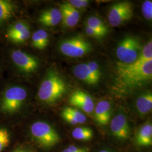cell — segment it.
Segmentation results:
<instances>
[{
  "label": "cell",
  "mask_w": 152,
  "mask_h": 152,
  "mask_svg": "<svg viewBox=\"0 0 152 152\" xmlns=\"http://www.w3.org/2000/svg\"><path fill=\"white\" fill-rule=\"evenodd\" d=\"M117 80L126 87L141 86L145 82L152 80V60L148 61L137 68H129L118 62L116 66Z\"/></svg>",
  "instance_id": "1"
},
{
  "label": "cell",
  "mask_w": 152,
  "mask_h": 152,
  "mask_svg": "<svg viewBox=\"0 0 152 152\" xmlns=\"http://www.w3.org/2000/svg\"><path fill=\"white\" fill-rule=\"evenodd\" d=\"M66 84L57 73L50 71L39 87L38 98L45 103L53 104L65 94Z\"/></svg>",
  "instance_id": "2"
},
{
  "label": "cell",
  "mask_w": 152,
  "mask_h": 152,
  "mask_svg": "<svg viewBox=\"0 0 152 152\" xmlns=\"http://www.w3.org/2000/svg\"><path fill=\"white\" fill-rule=\"evenodd\" d=\"M27 96L26 90L19 86L7 88L1 99V110L5 113H13L19 110Z\"/></svg>",
  "instance_id": "3"
},
{
  "label": "cell",
  "mask_w": 152,
  "mask_h": 152,
  "mask_svg": "<svg viewBox=\"0 0 152 152\" xmlns=\"http://www.w3.org/2000/svg\"><path fill=\"white\" fill-rule=\"evenodd\" d=\"M31 132L36 141L42 147H54L60 141V136L56 131L45 122L38 121L33 124Z\"/></svg>",
  "instance_id": "4"
},
{
  "label": "cell",
  "mask_w": 152,
  "mask_h": 152,
  "mask_svg": "<svg viewBox=\"0 0 152 152\" xmlns=\"http://www.w3.org/2000/svg\"><path fill=\"white\" fill-rule=\"evenodd\" d=\"M141 50L140 42L137 38L127 36L118 44L116 50V55L120 62L125 64H130L137 59Z\"/></svg>",
  "instance_id": "5"
},
{
  "label": "cell",
  "mask_w": 152,
  "mask_h": 152,
  "mask_svg": "<svg viewBox=\"0 0 152 152\" xmlns=\"http://www.w3.org/2000/svg\"><path fill=\"white\" fill-rule=\"evenodd\" d=\"M63 54L71 58H80L89 53L92 46L86 39L81 36H75L66 39L59 46Z\"/></svg>",
  "instance_id": "6"
},
{
  "label": "cell",
  "mask_w": 152,
  "mask_h": 152,
  "mask_svg": "<svg viewBox=\"0 0 152 152\" xmlns=\"http://www.w3.org/2000/svg\"><path fill=\"white\" fill-rule=\"evenodd\" d=\"M134 15V5L130 1H121L111 7L108 20L111 26L117 27L130 21Z\"/></svg>",
  "instance_id": "7"
},
{
  "label": "cell",
  "mask_w": 152,
  "mask_h": 152,
  "mask_svg": "<svg viewBox=\"0 0 152 152\" xmlns=\"http://www.w3.org/2000/svg\"><path fill=\"white\" fill-rule=\"evenodd\" d=\"M73 72L77 79L88 85L96 84L101 78L99 66L95 61L79 64L73 68Z\"/></svg>",
  "instance_id": "8"
},
{
  "label": "cell",
  "mask_w": 152,
  "mask_h": 152,
  "mask_svg": "<svg viewBox=\"0 0 152 152\" xmlns=\"http://www.w3.org/2000/svg\"><path fill=\"white\" fill-rule=\"evenodd\" d=\"M11 58L16 67L23 72L32 73L39 66V61L36 58L19 50L11 52Z\"/></svg>",
  "instance_id": "9"
},
{
  "label": "cell",
  "mask_w": 152,
  "mask_h": 152,
  "mask_svg": "<svg viewBox=\"0 0 152 152\" xmlns=\"http://www.w3.org/2000/svg\"><path fill=\"white\" fill-rule=\"evenodd\" d=\"M110 130L113 136L120 140H126L130 134L128 121L124 114H117L111 121Z\"/></svg>",
  "instance_id": "10"
},
{
  "label": "cell",
  "mask_w": 152,
  "mask_h": 152,
  "mask_svg": "<svg viewBox=\"0 0 152 152\" xmlns=\"http://www.w3.org/2000/svg\"><path fill=\"white\" fill-rule=\"evenodd\" d=\"M69 103L72 105L81 109L87 113H91L94 109L92 98L86 92L81 90H77L72 94Z\"/></svg>",
  "instance_id": "11"
},
{
  "label": "cell",
  "mask_w": 152,
  "mask_h": 152,
  "mask_svg": "<svg viewBox=\"0 0 152 152\" xmlns=\"http://www.w3.org/2000/svg\"><path fill=\"white\" fill-rule=\"evenodd\" d=\"M61 22L68 27H74L79 22L80 14L77 9L71 6L68 2H64L60 6Z\"/></svg>",
  "instance_id": "12"
},
{
  "label": "cell",
  "mask_w": 152,
  "mask_h": 152,
  "mask_svg": "<svg viewBox=\"0 0 152 152\" xmlns=\"http://www.w3.org/2000/svg\"><path fill=\"white\" fill-rule=\"evenodd\" d=\"M60 9L51 8L43 11L38 18V22L46 27H55L61 22Z\"/></svg>",
  "instance_id": "13"
},
{
  "label": "cell",
  "mask_w": 152,
  "mask_h": 152,
  "mask_svg": "<svg viewBox=\"0 0 152 152\" xmlns=\"http://www.w3.org/2000/svg\"><path fill=\"white\" fill-rule=\"evenodd\" d=\"M111 115V105L107 100L98 103L95 109V118L99 124L107 125L109 123Z\"/></svg>",
  "instance_id": "14"
},
{
  "label": "cell",
  "mask_w": 152,
  "mask_h": 152,
  "mask_svg": "<svg viewBox=\"0 0 152 152\" xmlns=\"http://www.w3.org/2000/svg\"><path fill=\"white\" fill-rule=\"evenodd\" d=\"M135 142L139 146L149 147L152 144V125L148 122L139 129L135 137Z\"/></svg>",
  "instance_id": "15"
},
{
  "label": "cell",
  "mask_w": 152,
  "mask_h": 152,
  "mask_svg": "<svg viewBox=\"0 0 152 152\" xmlns=\"http://www.w3.org/2000/svg\"><path fill=\"white\" fill-rule=\"evenodd\" d=\"M16 11V6L11 1L0 0V24L11 19Z\"/></svg>",
  "instance_id": "16"
},
{
  "label": "cell",
  "mask_w": 152,
  "mask_h": 152,
  "mask_svg": "<svg viewBox=\"0 0 152 152\" xmlns=\"http://www.w3.org/2000/svg\"><path fill=\"white\" fill-rule=\"evenodd\" d=\"M137 110L139 113L144 115L150 112L152 109V94L148 92L137 98L136 102Z\"/></svg>",
  "instance_id": "17"
},
{
  "label": "cell",
  "mask_w": 152,
  "mask_h": 152,
  "mask_svg": "<svg viewBox=\"0 0 152 152\" xmlns=\"http://www.w3.org/2000/svg\"><path fill=\"white\" fill-rule=\"evenodd\" d=\"M33 46L36 49L43 50L49 44V34L43 29H39L33 34L32 37Z\"/></svg>",
  "instance_id": "18"
},
{
  "label": "cell",
  "mask_w": 152,
  "mask_h": 152,
  "mask_svg": "<svg viewBox=\"0 0 152 152\" xmlns=\"http://www.w3.org/2000/svg\"><path fill=\"white\" fill-rule=\"evenodd\" d=\"M86 26L91 28L94 30L105 36L108 32V29L103 21L96 16H90L87 19Z\"/></svg>",
  "instance_id": "19"
},
{
  "label": "cell",
  "mask_w": 152,
  "mask_h": 152,
  "mask_svg": "<svg viewBox=\"0 0 152 152\" xmlns=\"http://www.w3.org/2000/svg\"><path fill=\"white\" fill-rule=\"evenodd\" d=\"M72 135L76 140L87 141L92 139L93 131L89 127H78L72 131Z\"/></svg>",
  "instance_id": "20"
},
{
  "label": "cell",
  "mask_w": 152,
  "mask_h": 152,
  "mask_svg": "<svg viewBox=\"0 0 152 152\" xmlns=\"http://www.w3.org/2000/svg\"><path fill=\"white\" fill-rule=\"evenodd\" d=\"M30 36L29 27L13 34L6 36L12 42L15 44H23L25 42Z\"/></svg>",
  "instance_id": "21"
},
{
  "label": "cell",
  "mask_w": 152,
  "mask_h": 152,
  "mask_svg": "<svg viewBox=\"0 0 152 152\" xmlns=\"http://www.w3.org/2000/svg\"><path fill=\"white\" fill-rule=\"evenodd\" d=\"M66 112L70 114L71 117L78 124H84L86 121V116L80 111L71 107H66L64 109Z\"/></svg>",
  "instance_id": "22"
},
{
  "label": "cell",
  "mask_w": 152,
  "mask_h": 152,
  "mask_svg": "<svg viewBox=\"0 0 152 152\" xmlns=\"http://www.w3.org/2000/svg\"><path fill=\"white\" fill-rule=\"evenodd\" d=\"M10 142L9 131L5 128H0V152H2L8 147Z\"/></svg>",
  "instance_id": "23"
},
{
  "label": "cell",
  "mask_w": 152,
  "mask_h": 152,
  "mask_svg": "<svg viewBox=\"0 0 152 152\" xmlns=\"http://www.w3.org/2000/svg\"><path fill=\"white\" fill-rule=\"evenodd\" d=\"M141 10L144 17L147 20H151L152 19V1H145L142 5Z\"/></svg>",
  "instance_id": "24"
},
{
  "label": "cell",
  "mask_w": 152,
  "mask_h": 152,
  "mask_svg": "<svg viewBox=\"0 0 152 152\" xmlns=\"http://www.w3.org/2000/svg\"><path fill=\"white\" fill-rule=\"evenodd\" d=\"M68 2L77 10L86 8L88 5V1L87 0H71Z\"/></svg>",
  "instance_id": "25"
},
{
  "label": "cell",
  "mask_w": 152,
  "mask_h": 152,
  "mask_svg": "<svg viewBox=\"0 0 152 152\" xmlns=\"http://www.w3.org/2000/svg\"><path fill=\"white\" fill-rule=\"evenodd\" d=\"M85 30L86 33L90 37L98 38H102L104 37L102 34H101L100 33L96 32V31L94 30L91 28L87 26H86Z\"/></svg>",
  "instance_id": "26"
},
{
  "label": "cell",
  "mask_w": 152,
  "mask_h": 152,
  "mask_svg": "<svg viewBox=\"0 0 152 152\" xmlns=\"http://www.w3.org/2000/svg\"><path fill=\"white\" fill-rule=\"evenodd\" d=\"M71 152H89L90 150L87 148H79L75 145H69L66 148Z\"/></svg>",
  "instance_id": "27"
},
{
  "label": "cell",
  "mask_w": 152,
  "mask_h": 152,
  "mask_svg": "<svg viewBox=\"0 0 152 152\" xmlns=\"http://www.w3.org/2000/svg\"><path fill=\"white\" fill-rule=\"evenodd\" d=\"M15 152H29L27 151H23V150H18V151H16Z\"/></svg>",
  "instance_id": "28"
},
{
  "label": "cell",
  "mask_w": 152,
  "mask_h": 152,
  "mask_svg": "<svg viewBox=\"0 0 152 152\" xmlns=\"http://www.w3.org/2000/svg\"><path fill=\"white\" fill-rule=\"evenodd\" d=\"M62 152H71L69 151H68L67 149H64L63 151Z\"/></svg>",
  "instance_id": "29"
},
{
  "label": "cell",
  "mask_w": 152,
  "mask_h": 152,
  "mask_svg": "<svg viewBox=\"0 0 152 152\" xmlns=\"http://www.w3.org/2000/svg\"><path fill=\"white\" fill-rule=\"evenodd\" d=\"M99 152H109V151H106V150H103V151H100Z\"/></svg>",
  "instance_id": "30"
}]
</instances>
